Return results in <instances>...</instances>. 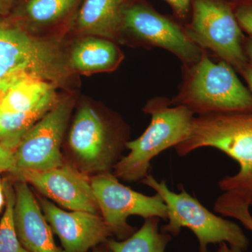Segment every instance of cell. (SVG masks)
<instances>
[{
    "mask_svg": "<svg viewBox=\"0 0 252 252\" xmlns=\"http://www.w3.org/2000/svg\"><path fill=\"white\" fill-rule=\"evenodd\" d=\"M203 147L220 151L240 170L219 182L223 193L252 206V112H226L194 117L187 140L175 147L183 157Z\"/></svg>",
    "mask_w": 252,
    "mask_h": 252,
    "instance_id": "obj_1",
    "label": "cell"
},
{
    "mask_svg": "<svg viewBox=\"0 0 252 252\" xmlns=\"http://www.w3.org/2000/svg\"><path fill=\"white\" fill-rule=\"evenodd\" d=\"M183 85L170 104L183 105L198 116L252 112V94L230 64L215 63L205 52L189 66Z\"/></svg>",
    "mask_w": 252,
    "mask_h": 252,
    "instance_id": "obj_2",
    "label": "cell"
},
{
    "mask_svg": "<svg viewBox=\"0 0 252 252\" xmlns=\"http://www.w3.org/2000/svg\"><path fill=\"white\" fill-rule=\"evenodd\" d=\"M170 105V101L157 98L146 106L144 111L152 117L150 124L140 137L126 142L130 152L113 168L118 179L127 182L143 180L154 158L187 140L194 114L185 106Z\"/></svg>",
    "mask_w": 252,
    "mask_h": 252,
    "instance_id": "obj_3",
    "label": "cell"
},
{
    "mask_svg": "<svg viewBox=\"0 0 252 252\" xmlns=\"http://www.w3.org/2000/svg\"><path fill=\"white\" fill-rule=\"evenodd\" d=\"M142 182L159 194L166 205L168 223L160 228L162 232L177 237L182 228H189L198 238L199 252H209V245L221 243L244 252L248 250L250 240L238 225L212 213L185 189L175 193L167 187L166 181L158 182L152 175Z\"/></svg>",
    "mask_w": 252,
    "mask_h": 252,
    "instance_id": "obj_4",
    "label": "cell"
},
{
    "mask_svg": "<svg viewBox=\"0 0 252 252\" xmlns=\"http://www.w3.org/2000/svg\"><path fill=\"white\" fill-rule=\"evenodd\" d=\"M69 67L56 43L33 37L0 16V78L26 73L59 84L69 76Z\"/></svg>",
    "mask_w": 252,
    "mask_h": 252,
    "instance_id": "obj_5",
    "label": "cell"
},
{
    "mask_svg": "<svg viewBox=\"0 0 252 252\" xmlns=\"http://www.w3.org/2000/svg\"><path fill=\"white\" fill-rule=\"evenodd\" d=\"M187 35L201 49H209L242 73L249 64L245 38L234 10L223 0H193Z\"/></svg>",
    "mask_w": 252,
    "mask_h": 252,
    "instance_id": "obj_6",
    "label": "cell"
},
{
    "mask_svg": "<svg viewBox=\"0 0 252 252\" xmlns=\"http://www.w3.org/2000/svg\"><path fill=\"white\" fill-rule=\"evenodd\" d=\"M91 182L101 215L119 240H125L135 233V228L127 222L132 215L144 220L158 217L167 220L166 205L157 193L150 196L135 191L121 183L109 172L94 176Z\"/></svg>",
    "mask_w": 252,
    "mask_h": 252,
    "instance_id": "obj_7",
    "label": "cell"
},
{
    "mask_svg": "<svg viewBox=\"0 0 252 252\" xmlns=\"http://www.w3.org/2000/svg\"><path fill=\"white\" fill-rule=\"evenodd\" d=\"M72 109L71 100L57 102L26 132L15 151L14 169L46 170L64 163L61 143Z\"/></svg>",
    "mask_w": 252,
    "mask_h": 252,
    "instance_id": "obj_8",
    "label": "cell"
},
{
    "mask_svg": "<svg viewBox=\"0 0 252 252\" xmlns=\"http://www.w3.org/2000/svg\"><path fill=\"white\" fill-rule=\"evenodd\" d=\"M69 144L85 172H108L121 158L120 141L114 138L103 119L89 106L81 107L76 115Z\"/></svg>",
    "mask_w": 252,
    "mask_h": 252,
    "instance_id": "obj_9",
    "label": "cell"
},
{
    "mask_svg": "<svg viewBox=\"0 0 252 252\" xmlns=\"http://www.w3.org/2000/svg\"><path fill=\"white\" fill-rule=\"evenodd\" d=\"M124 29L145 44L170 51L186 67L195 64L203 55V49L177 23L144 5L125 6Z\"/></svg>",
    "mask_w": 252,
    "mask_h": 252,
    "instance_id": "obj_10",
    "label": "cell"
},
{
    "mask_svg": "<svg viewBox=\"0 0 252 252\" xmlns=\"http://www.w3.org/2000/svg\"><path fill=\"white\" fill-rule=\"evenodd\" d=\"M11 173L64 208L100 213L91 179L69 164L46 170L14 169Z\"/></svg>",
    "mask_w": 252,
    "mask_h": 252,
    "instance_id": "obj_11",
    "label": "cell"
},
{
    "mask_svg": "<svg viewBox=\"0 0 252 252\" xmlns=\"http://www.w3.org/2000/svg\"><path fill=\"white\" fill-rule=\"evenodd\" d=\"M41 208L53 232L57 235L64 252H88L106 243L112 234L99 214L67 212L46 198H40Z\"/></svg>",
    "mask_w": 252,
    "mask_h": 252,
    "instance_id": "obj_12",
    "label": "cell"
},
{
    "mask_svg": "<svg viewBox=\"0 0 252 252\" xmlns=\"http://www.w3.org/2000/svg\"><path fill=\"white\" fill-rule=\"evenodd\" d=\"M14 220L23 248L29 252H64L55 243L53 230L28 184L15 185Z\"/></svg>",
    "mask_w": 252,
    "mask_h": 252,
    "instance_id": "obj_13",
    "label": "cell"
},
{
    "mask_svg": "<svg viewBox=\"0 0 252 252\" xmlns=\"http://www.w3.org/2000/svg\"><path fill=\"white\" fill-rule=\"evenodd\" d=\"M125 1L85 0L78 14V30L91 36L117 39L123 31Z\"/></svg>",
    "mask_w": 252,
    "mask_h": 252,
    "instance_id": "obj_14",
    "label": "cell"
},
{
    "mask_svg": "<svg viewBox=\"0 0 252 252\" xmlns=\"http://www.w3.org/2000/svg\"><path fill=\"white\" fill-rule=\"evenodd\" d=\"M121 59L120 51L114 42L91 36L74 46L69 63L72 69L79 72H103L117 67Z\"/></svg>",
    "mask_w": 252,
    "mask_h": 252,
    "instance_id": "obj_15",
    "label": "cell"
},
{
    "mask_svg": "<svg viewBox=\"0 0 252 252\" xmlns=\"http://www.w3.org/2000/svg\"><path fill=\"white\" fill-rule=\"evenodd\" d=\"M55 89L49 91L33 108L24 112L1 113L0 117V141L17 148L30 129L47 114L56 104Z\"/></svg>",
    "mask_w": 252,
    "mask_h": 252,
    "instance_id": "obj_16",
    "label": "cell"
},
{
    "mask_svg": "<svg viewBox=\"0 0 252 252\" xmlns=\"http://www.w3.org/2000/svg\"><path fill=\"white\" fill-rule=\"evenodd\" d=\"M160 219H147L140 229L122 241L109 240L106 245L112 252H165L172 235L160 228Z\"/></svg>",
    "mask_w": 252,
    "mask_h": 252,
    "instance_id": "obj_17",
    "label": "cell"
},
{
    "mask_svg": "<svg viewBox=\"0 0 252 252\" xmlns=\"http://www.w3.org/2000/svg\"><path fill=\"white\" fill-rule=\"evenodd\" d=\"M54 89L52 83L28 76L13 86L5 97L0 111L1 113H16L29 110Z\"/></svg>",
    "mask_w": 252,
    "mask_h": 252,
    "instance_id": "obj_18",
    "label": "cell"
},
{
    "mask_svg": "<svg viewBox=\"0 0 252 252\" xmlns=\"http://www.w3.org/2000/svg\"><path fill=\"white\" fill-rule=\"evenodd\" d=\"M79 0H28L23 14L30 22L45 26L59 21L69 14Z\"/></svg>",
    "mask_w": 252,
    "mask_h": 252,
    "instance_id": "obj_19",
    "label": "cell"
},
{
    "mask_svg": "<svg viewBox=\"0 0 252 252\" xmlns=\"http://www.w3.org/2000/svg\"><path fill=\"white\" fill-rule=\"evenodd\" d=\"M5 211L0 220V252H22L14 220L15 190L7 182L3 184Z\"/></svg>",
    "mask_w": 252,
    "mask_h": 252,
    "instance_id": "obj_20",
    "label": "cell"
},
{
    "mask_svg": "<svg viewBox=\"0 0 252 252\" xmlns=\"http://www.w3.org/2000/svg\"><path fill=\"white\" fill-rule=\"evenodd\" d=\"M250 207L247 204L239 201L225 193L217 198L214 205L217 213L223 217L236 219L245 228L252 232V216Z\"/></svg>",
    "mask_w": 252,
    "mask_h": 252,
    "instance_id": "obj_21",
    "label": "cell"
},
{
    "mask_svg": "<svg viewBox=\"0 0 252 252\" xmlns=\"http://www.w3.org/2000/svg\"><path fill=\"white\" fill-rule=\"evenodd\" d=\"M16 147L8 142L0 141V173L12 171L15 167Z\"/></svg>",
    "mask_w": 252,
    "mask_h": 252,
    "instance_id": "obj_22",
    "label": "cell"
},
{
    "mask_svg": "<svg viewBox=\"0 0 252 252\" xmlns=\"http://www.w3.org/2000/svg\"><path fill=\"white\" fill-rule=\"evenodd\" d=\"M234 11L242 30L252 36V1L239 5Z\"/></svg>",
    "mask_w": 252,
    "mask_h": 252,
    "instance_id": "obj_23",
    "label": "cell"
},
{
    "mask_svg": "<svg viewBox=\"0 0 252 252\" xmlns=\"http://www.w3.org/2000/svg\"><path fill=\"white\" fill-rule=\"evenodd\" d=\"M28 76L32 75L26 74V73H17V74H11L6 77L0 78V109H1V104L4 102L5 97L12 89L13 86L23 78L28 77Z\"/></svg>",
    "mask_w": 252,
    "mask_h": 252,
    "instance_id": "obj_24",
    "label": "cell"
},
{
    "mask_svg": "<svg viewBox=\"0 0 252 252\" xmlns=\"http://www.w3.org/2000/svg\"><path fill=\"white\" fill-rule=\"evenodd\" d=\"M168 3L179 17L185 18L189 13L191 0H164Z\"/></svg>",
    "mask_w": 252,
    "mask_h": 252,
    "instance_id": "obj_25",
    "label": "cell"
},
{
    "mask_svg": "<svg viewBox=\"0 0 252 252\" xmlns=\"http://www.w3.org/2000/svg\"><path fill=\"white\" fill-rule=\"evenodd\" d=\"M16 0H0V16H6L14 7Z\"/></svg>",
    "mask_w": 252,
    "mask_h": 252,
    "instance_id": "obj_26",
    "label": "cell"
},
{
    "mask_svg": "<svg viewBox=\"0 0 252 252\" xmlns=\"http://www.w3.org/2000/svg\"><path fill=\"white\" fill-rule=\"evenodd\" d=\"M243 74L244 78L246 80L249 86V89L252 94V67L250 64L244 69V70L241 73Z\"/></svg>",
    "mask_w": 252,
    "mask_h": 252,
    "instance_id": "obj_27",
    "label": "cell"
},
{
    "mask_svg": "<svg viewBox=\"0 0 252 252\" xmlns=\"http://www.w3.org/2000/svg\"><path fill=\"white\" fill-rule=\"evenodd\" d=\"M245 54L248 57L249 64L252 67V36H250L245 39Z\"/></svg>",
    "mask_w": 252,
    "mask_h": 252,
    "instance_id": "obj_28",
    "label": "cell"
},
{
    "mask_svg": "<svg viewBox=\"0 0 252 252\" xmlns=\"http://www.w3.org/2000/svg\"><path fill=\"white\" fill-rule=\"evenodd\" d=\"M217 252H245L240 249L230 246L228 244L221 243L219 244V248Z\"/></svg>",
    "mask_w": 252,
    "mask_h": 252,
    "instance_id": "obj_29",
    "label": "cell"
},
{
    "mask_svg": "<svg viewBox=\"0 0 252 252\" xmlns=\"http://www.w3.org/2000/svg\"><path fill=\"white\" fill-rule=\"evenodd\" d=\"M4 197V187H3V185L1 184V180H0V211H1L5 202Z\"/></svg>",
    "mask_w": 252,
    "mask_h": 252,
    "instance_id": "obj_30",
    "label": "cell"
},
{
    "mask_svg": "<svg viewBox=\"0 0 252 252\" xmlns=\"http://www.w3.org/2000/svg\"><path fill=\"white\" fill-rule=\"evenodd\" d=\"M106 244V243H105ZM92 252H112L111 250H109L107 245H106V246L103 247H99V248H96L95 250H94Z\"/></svg>",
    "mask_w": 252,
    "mask_h": 252,
    "instance_id": "obj_31",
    "label": "cell"
},
{
    "mask_svg": "<svg viewBox=\"0 0 252 252\" xmlns=\"http://www.w3.org/2000/svg\"><path fill=\"white\" fill-rule=\"evenodd\" d=\"M22 252H29L27 251V250H25L24 248H23Z\"/></svg>",
    "mask_w": 252,
    "mask_h": 252,
    "instance_id": "obj_32",
    "label": "cell"
},
{
    "mask_svg": "<svg viewBox=\"0 0 252 252\" xmlns=\"http://www.w3.org/2000/svg\"><path fill=\"white\" fill-rule=\"evenodd\" d=\"M1 111H0V117H1Z\"/></svg>",
    "mask_w": 252,
    "mask_h": 252,
    "instance_id": "obj_33",
    "label": "cell"
}]
</instances>
